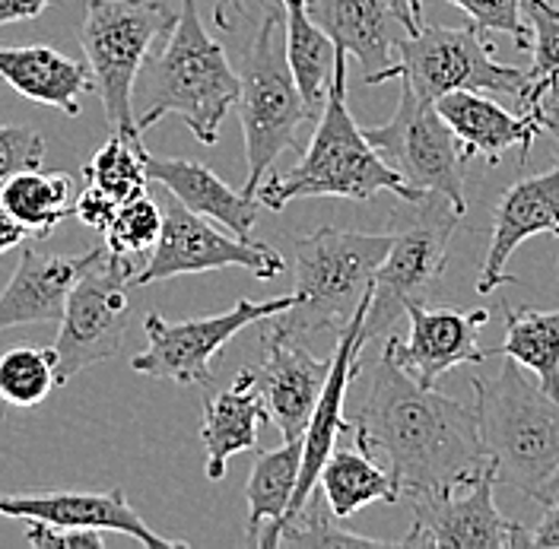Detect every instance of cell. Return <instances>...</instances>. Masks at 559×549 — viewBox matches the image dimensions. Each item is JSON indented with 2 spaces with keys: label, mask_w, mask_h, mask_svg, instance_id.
Masks as SVG:
<instances>
[{
  "label": "cell",
  "mask_w": 559,
  "mask_h": 549,
  "mask_svg": "<svg viewBox=\"0 0 559 549\" xmlns=\"http://www.w3.org/2000/svg\"><path fill=\"white\" fill-rule=\"evenodd\" d=\"M318 486L324 492V502L341 521L353 517L359 509L372 502H397L401 492L391 480L388 467L372 461V451L356 442V447H334L328 457Z\"/></svg>",
  "instance_id": "obj_29"
},
{
  "label": "cell",
  "mask_w": 559,
  "mask_h": 549,
  "mask_svg": "<svg viewBox=\"0 0 559 549\" xmlns=\"http://www.w3.org/2000/svg\"><path fill=\"white\" fill-rule=\"evenodd\" d=\"M239 118L245 134L248 178L242 191L254 198L258 184L286 150H296L299 128L312 121L306 99L286 61L283 13H267L254 29L239 64Z\"/></svg>",
  "instance_id": "obj_6"
},
{
  "label": "cell",
  "mask_w": 559,
  "mask_h": 549,
  "mask_svg": "<svg viewBox=\"0 0 559 549\" xmlns=\"http://www.w3.org/2000/svg\"><path fill=\"white\" fill-rule=\"evenodd\" d=\"M302 470V439H289L271 451H254L245 486L248 502V544L277 549L280 521L286 517Z\"/></svg>",
  "instance_id": "obj_26"
},
{
  "label": "cell",
  "mask_w": 559,
  "mask_h": 549,
  "mask_svg": "<svg viewBox=\"0 0 559 549\" xmlns=\"http://www.w3.org/2000/svg\"><path fill=\"white\" fill-rule=\"evenodd\" d=\"M103 248L105 241L83 254H45L23 244L16 271L0 289V334L20 324H61L73 283L103 254Z\"/></svg>",
  "instance_id": "obj_21"
},
{
  "label": "cell",
  "mask_w": 559,
  "mask_h": 549,
  "mask_svg": "<svg viewBox=\"0 0 559 549\" xmlns=\"http://www.w3.org/2000/svg\"><path fill=\"white\" fill-rule=\"evenodd\" d=\"M254 375L283 442L302 439L324 381L331 375V359H318L302 344V337L286 334L274 321H264L261 366L254 369Z\"/></svg>",
  "instance_id": "obj_17"
},
{
  "label": "cell",
  "mask_w": 559,
  "mask_h": 549,
  "mask_svg": "<svg viewBox=\"0 0 559 549\" xmlns=\"http://www.w3.org/2000/svg\"><path fill=\"white\" fill-rule=\"evenodd\" d=\"M0 80L23 99L64 111L76 118L83 111V93L93 89L86 61H73L48 45L0 48Z\"/></svg>",
  "instance_id": "obj_25"
},
{
  "label": "cell",
  "mask_w": 559,
  "mask_h": 549,
  "mask_svg": "<svg viewBox=\"0 0 559 549\" xmlns=\"http://www.w3.org/2000/svg\"><path fill=\"white\" fill-rule=\"evenodd\" d=\"M306 7L334 45L359 61L369 86L388 83V70L397 64V41L423 26L407 0H306Z\"/></svg>",
  "instance_id": "obj_15"
},
{
  "label": "cell",
  "mask_w": 559,
  "mask_h": 549,
  "mask_svg": "<svg viewBox=\"0 0 559 549\" xmlns=\"http://www.w3.org/2000/svg\"><path fill=\"white\" fill-rule=\"evenodd\" d=\"M245 0H213V20L219 29H233L236 16H242Z\"/></svg>",
  "instance_id": "obj_44"
},
{
  "label": "cell",
  "mask_w": 559,
  "mask_h": 549,
  "mask_svg": "<svg viewBox=\"0 0 559 549\" xmlns=\"http://www.w3.org/2000/svg\"><path fill=\"white\" fill-rule=\"evenodd\" d=\"M143 163H146L150 181H159L163 188H169L175 201H181L188 210L226 226L233 236L251 239L258 206H261L258 198H248L245 191L229 188L219 175L210 172L204 163H194V159L143 153Z\"/></svg>",
  "instance_id": "obj_24"
},
{
  "label": "cell",
  "mask_w": 559,
  "mask_h": 549,
  "mask_svg": "<svg viewBox=\"0 0 559 549\" xmlns=\"http://www.w3.org/2000/svg\"><path fill=\"white\" fill-rule=\"evenodd\" d=\"M0 517H20L35 521L48 527H64V530H103V534H121L131 537L143 547L178 549L181 540L156 534L128 502L124 489H48V492H0Z\"/></svg>",
  "instance_id": "obj_16"
},
{
  "label": "cell",
  "mask_w": 559,
  "mask_h": 549,
  "mask_svg": "<svg viewBox=\"0 0 559 549\" xmlns=\"http://www.w3.org/2000/svg\"><path fill=\"white\" fill-rule=\"evenodd\" d=\"M388 80L414 89L419 99L439 103L454 89L477 93H512L522 96L527 86V68L499 64L492 58V41L471 26H419V33L397 41V64Z\"/></svg>",
  "instance_id": "obj_9"
},
{
  "label": "cell",
  "mask_w": 559,
  "mask_h": 549,
  "mask_svg": "<svg viewBox=\"0 0 559 549\" xmlns=\"http://www.w3.org/2000/svg\"><path fill=\"white\" fill-rule=\"evenodd\" d=\"M143 146L140 140L124 138V134H111L103 146L83 163V175L90 184L103 188L105 194H111L118 204L131 201L146 191V163H143Z\"/></svg>",
  "instance_id": "obj_33"
},
{
  "label": "cell",
  "mask_w": 559,
  "mask_h": 549,
  "mask_svg": "<svg viewBox=\"0 0 559 549\" xmlns=\"http://www.w3.org/2000/svg\"><path fill=\"white\" fill-rule=\"evenodd\" d=\"M45 138L26 124H0V181L23 169H41Z\"/></svg>",
  "instance_id": "obj_37"
},
{
  "label": "cell",
  "mask_w": 559,
  "mask_h": 549,
  "mask_svg": "<svg viewBox=\"0 0 559 549\" xmlns=\"http://www.w3.org/2000/svg\"><path fill=\"white\" fill-rule=\"evenodd\" d=\"M55 387H61L55 349L16 344L0 356V401L3 404L38 407Z\"/></svg>",
  "instance_id": "obj_32"
},
{
  "label": "cell",
  "mask_w": 559,
  "mask_h": 549,
  "mask_svg": "<svg viewBox=\"0 0 559 549\" xmlns=\"http://www.w3.org/2000/svg\"><path fill=\"white\" fill-rule=\"evenodd\" d=\"M537 121H540V131L550 134L559 143V86H554L547 93V99H544L540 111H537Z\"/></svg>",
  "instance_id": "obj_43"
},
{
  "label": "cell",
  "mask_w": 559,
  "mask_h": 549,
  "mask_svg": "<svg viewBox=\"0 0 559 549\" xmlns=\"http://www.w3.org/2000/svg\"><path fill=\"white\" fill-rule=\"evenodd\" d=\"M436 108L454 131V138L464 150V159L484 156L487 166H496L502 159V153H509L512 146H522L524 166L534 138L544 134L537 118H527V115H519V111H506L502 105L492 103L489 96L477 93V89L445 93L436 103Z\"/></svg>",
  "instance_id": "obj_22"
},
{
  "label": "cell",
  "mask_w": 559,
  "mask_h": 549,
  "mask_svg": "<svg viewBox=\"0 0 559 549\" xmlns=\"http://www.w3.org/2000/svg\"><path fill=\"white\" fill-rule=\"evenodd\" d=\"M366 140L407 188L419 194H442L461 213L464 204V150L439 115L436 103L419 99L414 89L401 86V103L388 124L362 128Z\"/></svg>",
  "instance_id": "obj_11"
},
{
  "label": "cell",
  "mask_w": 559,
  "mask_h": 549,
  "mask_svg": "<svg viewBox=\"0 0 559 549\" xmlns=\"http://www.w3.org/2000/svg\"><path fill=\"white\" fill-rule=\"evenodd\" d=\"M531 547L559 549V496L544 505V515L531 527Z\"/></svg>",
  "instance_id": "obj_40"
},
{
  "label": "cell",
  "mask_w": 559,
  "mask_h": 549,
  "mask_svg": "<svg viewBox=\"0 0 559 549\" xmlns=\"http://www.w3.org/2000/svg\"><path fill=\"white\" fill-rule=\"evenodd\" d=\"M271 422V410L258 387L254 369H242L236 381L204 401L201 442L207 451V480H223L229 457L258 451L261 426Z\"/></svg>",
  "instance_id": "obj_23"
},
{
  "label": "cell",
  "mask_w": 559,
  "mask_h": 549,
  "mask_svg": "<svg viewBox=\"0 0 559 549\" xmlns=\"http://www.w3.org/2000/svg\"><path fill=\"white\" fill-rule=\"evenodd\" d=\"M26 540L38 549H103V530H64V527H48V524H35L29 521L26 527Z\"/></svg>",
  "instance_id": "obj_38"
},
{
  "label": "cell",
  "mask_w": 559,
  "mask_h": 549,
  "mask_svg": "<svg viewBox=\"0 0 559 549\" xmlns=\"http://www.w3.org/2000/svg\"><path fill=\"white\" fill-rule=\"evenodd\" d=\"M407 7H411V10L417 13L419 20H423V0H407Z\"/></svg>",
  "instance_id": "obj_45"
},
{
  "label": "cell",
  "mask_w": 559,
  "mask_h": 549,
  "mask_svg": "<svg viewBox=\"0 0 559 549\" xmlns=\"http://www.w3.org/2000/svg\"><path fill=\"white\" fill-rule=\"evenodd\" d=\"M280 547H318V549H334V547H391L388 540L379 537H366L347 530L341 524V517L328 509L324 499H309V505L283 524L280 530Z\"/></svg>",
  "instance_id": "obj_35"
},
{
  "label": "cell",
  "mask_w": 559,
  "mask_h": 549,
  "mask_svg": "<svg viewBox=\"0 0 559 549\" xmlns=\"http://www.w3.org/2000/svg\"><path fill=\"white\" fill-rule=\"evenodd\" d=\"M404 314L411 318L407 341L391 337L382 346L419 384L432 387L454 366H480L487 359L477 341L489 321L487 309H426L423 302H411Z\"/></svg>",
  "instance_id": "obj_18"
},
{
  "label": "cell",
  "mask_w": 559,
  "mask_h": 549,
  "mask_svg": "<svg viewBox=\"0 0 559 549\" xmlns=\"http://www.w3.org/2000/svg\"><path fill=\"white\" fill-rule=\"evenodd\" d=\"M524 20L531 29L534 64L527 68V86L519 96V115L537 118L547 93L559 86V3L524 0Z\"/></svg>",
  "instance_id": "obj_31"
},
{
  "label": "cell",
  "mask_w": 559,
  "mask_h": 549,
  "mask_svg": "<svg viewBox=\"0 0 559 549\" xmlns=\"http://www.w3.org/2000/svg\"><path fill=\"white\" fill-rule=\"evenodd\" d=\"M534 236L559 239V159L547 172L524 175L502 191L492 213L489 248L477 279L480 296H492L499 286L515 283V276L506 271L509 258L519 251L522 241Z\"/></svg>",
  "instance_id": "obj_19"
},
{
  "label": "cell",
  "mask_w": 559,
  "mask_h": 549,
  "mask_svg": "<svg viewBox=\"0 0 559 549\" xmlns=\"http://www.w3.org/2000/svg\"><path fill=\"white\" fill-rule=\"evenodd\" d=\"M366 309L359 311L347 327L337 334V349L331 356V375L324 381V391H321V397L314 404L312 419H309V426L302 432V470H299V486H296V496H293L289 512L280 521V530H283L286 521H293V517L309 505V499H312L314 489H318V477H321L328 457L337 447V435L353 432V422L344 416V404H347L349 381H356V375H359V356H362V346H366V337H362Z\"/></svg>",
  "instance_id": "obj_20"
},
{
  "label": "cell",
  "mask_w": 559,
  "mask_h": 549,
  "mask_svg": "<svg viewBox=\"0 0 559 549\" xmlns=\"http://www.w3.org/2000/svg\"><path fill=\"white\" fill-rule=\"evenodd\" d=\"M163 216H166L163 236L134 271V286H150L185 274L226 271V267H242L258 279H274L283 274V258L271 244L226 236L207 216L188 210L175 198L163 206Z\"/></svg>",
  "instance_id": "obj_13"
},
{
  "label": "cell",
  "mask_w": 559,
  "mask_h": 549,
  "mask_svg": "<svg viewBox=\"0 0 559 549\" xmlns=\"http://www.w3.org/2000/svg\"><path fill=\"white\" fill-rule=\"evenodd\" d=\"M115 213H118V201H115L111 194H105L103 188H96V184H90V181H86V188H83V191H76L73 216H76L86 229H93V232L105 236V232H108V226H111V219H115Z\"/></svg>",
  "instance_id": "obj_39"
},
{
  "label": "cell",
  "mask_w": 559,
  "mask_h": 549,
  "mask_svg": "<svg viewBox=\"0 0 559 549\" xmlns=\"http://www.w3.org/2000/svg\"><path fill=\"white\" fill-rule=\"evenodd\" d=\"M55 0H0V26L10 23H29L35 16H41Z\"/></svg>",
  "instance_id": "obj_41"
},
{
  "label": "cell",
  "mask_w": 559,
  "mask_h": 549,
  "mask_svg": "<svg viewBox=\"0 0 559 549\" xmlns=\"http://www.w3.org/2000/svg\"><path fill=\"white\" fill-rule=\"evenodd\" d=\"M496 470L439 492L414 496V524L401 547L432 549H524L531 527L506 517L492 502Z\"/></svg>",
  "instance_id": "obj_14"
},
{
  "label": "cell",
  "mask_w": 559,
  "mask_h": 549,
  "mask_svg": "<svg viewBox=\"0 0 559 549\" xmlns=\"http://www.w3.org/2000/svg\"><path fill=\"white\" fill-rule=\"evenodd\" d=\"M461 210L442 194L397 198L388 226V254L376 274L372 299L362 318L366 344L376 341L384 327H391L411 302H423V296L442 279L449 264V244L461 223Z\"/></svg>",
  "instance_id": "obj_8"
},
{
  "label": "cell",
  "mask_w": 559,
  "mask_h": 549,
  "mask_svg": "<svg viewBox=\"0 0 559 549\" xmlns=\"http://www.w3.org/2000/svg\"><path fill=\"white\" fill-rule=\"evenodd\" d=\"M489 356H506L524 372H534L537 384L559 401V309H506V341L487 349Z\"/></svg>",
  "instance_id": "obj_30"
},
{
  "label": "cell",
  "mask_w": 559,
  "mask_h": 549,
  "mask_svg": "<svg viewBox=\"0 0 559 549\" xmlns=\"http://www.w3.org/2000/svg\"><path fill=\"white\" fill-rule=\"evenodd\" d=\"M239 103V70L226 48L204 29L198 3L181 0V13L163 48L143 61L134 83L138 131L178 115L201 143H216L223 118Z\"/></svg>",
  "instance_id": "obj_2"
},
{
  "label": "cell",
  "mask_w": 559,
  "mask_h": 549,
  "mask_svg": "<svg viewBox=\"0 0 559 549\" xmlns=\"http://www.w3.org/2000/svg\"><path fill=\"white\" fill-rule=\"evenodd\" d=\"M388 244V232L382 236L334 226L296 239V302L267 321L302 341L321 331L337 337L369 306Z\"/></svg>",
  "instance_id": "obj_5"
},
{
  "label": "cell",
  "mask_w": 559,
  "mask_h": 549,
  "mask_svg": "<svg viewBox=\"0 0 559 549\" xmlns=\"http://www.w3.org/2000/svg\"><path fill=\"white\" fill-rule=\"evenodd\" d=\"M138 267V261L103 248V254L73 283L58 341L51 346L58 356V384H68L90 366L121 353L131 311L128 289L134 286Z\"/></svg>",
  "instance_id": "obj_10"
},
{
  "label": "cell",
  "mask_w": 559,
  "mask_h": 549,
  "mask_svg": "<svg viewBox=\"0 0 559 549\" xmlns=\"http://www.w3.org/2000/svg\"><path fill=\"white\" fill-rule=\"evenodd\" d=\"M163 206L156 204L153 198H146V191L118 204V213L105 232V248L121 254V258H131L143 264L146 254L156 248V241L163 236Z\"/></svg>",
  "instance_id": "obj_34"
},
{
  "label": "cell",
  "mask_w": 559,
  "mask_h": 549,
  "mask_svg": "<svg viewBox=\"0 0 559 549\" xmlns=\"http://www.w3.org/2000/svg\"><path fill=\"white\" fill-rule=\"evenodd\" d=\"M480 439L496 482L547 505L559 496V401L506 362L499 375H474Z\"/></svg>",
  "instance_id": "obj_4"
},
{
  "label": "cell",
  "mask_w": 559,
  "mask_h": 549,
  "mask_svg": "<svg viewBox=\"0 0 559 549\" xmlns=\"http://www.w3.org/2000/svg\"><path fill=\"white\" fill-rule=\"evenodd\" d=\"M76 201V181L68 172L23 169L0 181V204L29 232V239H48Z\"/></svg>",
  "instance_id": "obj_28"
},
{
  "label": "cell",
  "mask_w": 559,
  "mask_h": 549,
  "mask_svg": "<svg viewBox=\"0 0 559 549\" xmlns=\"http://www.w3.org/2000/svg\"><path fill=\"white\" fill-rule=\"evenodd\" d=\"M349 435L372 454H384L401 499L449 489L492 467L477 410L419 384L384 346Z\"/></svg>",
  "instance_id": "obj_1"
},
{
  "label": "cell",
  "mask_w": 559,
  "mask_h": 549,
  "mask_svg": "<svg viewBox=\"0 0 559 549\" xmlns=\"http://www.w3.org/2000/svg\"><path fill=\"white\" fill-rule=\"evenodd\" d=\"M296 302V296H280L271 302H248L239 299L229 311L191 318V321H166L163 314L150 311L143 318L146 346L131 359L138 375L175 384H213V356L223 353L236 334L251 324H264L280 311Z\"/></svg>",
  "instance_id": "obj_12"
},
{
  "label": "cell",
  "mask_w": 559,
  "mask_h": 549,
  "mask_svg": "<svg viewBox=\"0 0 559 549\" xmlns=\"http://www.w3.org/2000/svg\"><path fill=\"white\" fill-rule=\"evenodd\" d=\"M347 68L349 55L337 48L334 76L328 86L324 108L318 115L312 143L289 172L264 175V181L254 191L261 206L283 210L302 198L372 201L382 191H391L397 198H419V191L404 184V178L384 163L376 146L366 140L362 128L353 121L347 108Z\"/></svg>",
  "instance_id": "obj_3"
},
{
  "label": "cell",
  "mask_w": 559,
  "mask_h": 549,
  "mask_svg": "<svg viewBox=\"0 0 559 549\" xmlns=\"http://www.w3.org/2000/svg\"><path fill=\"white\" fill-rule=\"evenodd\" d=\"M29 241V232L7 213V206L0 204V254L13 251V248H23Z\"/></svg>",
  "instance_id": "obj_42"
},
{
  "label": "cell",
  "mask_w": 559,
  "mask_h": 549,
  "mask_svg": "<svg viewBox=\"0 0 559 549\" xmlns=\"http://www.w3.org/2000/svg\"><path fill=\"white\" fill-rule=\"evenodd\" d=\"M461 7L484 35L506 33L519 48H531V29L524 23V0H449Z\"/></svg>",
  "instance_id": "obj_36"
},
{
  "label": "cell",
  "mask_w": 559,
  "mask_h": 549,
  "mask_svg": "<svg viewBox=\"0 0 559 549\" xmlns=\"http://www.w3.org/2000/svg\"><path fill=\"white\" fill-rule=\"evenodd\" d=\"M175 20L166 0H86L80 45L111 134L140 140L134 83L150 48L173 33Z\"/></svg>",
  "instance_id": "obj_7"
},
{
  "label": "cell",
  "mask_w": 559,
  "mask_h": 549,
  "mask_svg": "<svg viewBox=\"0 0 559 549\" xmlns=\"http://www.w3.org/2000/svg\"><path fill=\"white\" fill-rule=\"evenodd\" d=\"M280 7H283V33H286V61L293 68L309 115L318 118L334 76L337 45L314 23L306 0H280Z\"/></svg>",
  "instance_id": "obj_27"
}]
</instances>
